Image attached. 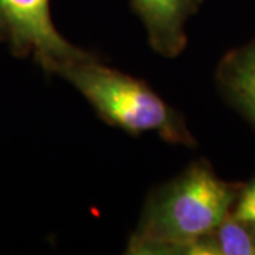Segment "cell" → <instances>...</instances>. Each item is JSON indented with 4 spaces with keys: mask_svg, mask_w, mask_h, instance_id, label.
Returning <instances> with one entry per match:
<instances>
[{
    "mask_svg": "<svg viewBox=\"0 0 255 255\" xmlns=\"http://www.w3.org/2000/svg\"><path fill=\"white\" fill-rule=\"evenodd\" d=\"M241 187L219 177L206 159L191 162L149 193L125 254L183 255L231 214Z\"/></svg>",
    "mask_w": 255,
    "mask_h": 255,
    "instance_id": "obj_1",
    "label": "cell"
},
{
    "mask_svg": "<svg viewBox=\"0 0 255 255\" xmlns=\"http://www.w3.org/2000/svg\"><path fill=\"white\" fill-rule=\"evenodd\" d=\"M54 75L80 92L110 127L132 136L156 133L170 145H197L179 111L145 81L105 65L92 53L60 65Z\"/></svg>",
    "mask_w": 255,
    "mask_h": 255,
    "instance_id": "obj_2",
    "label": "cell"
},
{
    "mask_svg": "<svg viewBox=\"0 0 255 255\" xmlns=\"http://www.w3.org/2000/svg\"><path fill=\"white\" fill-rule=\"evenodd\" d=\"M0 43L16 57H33L53 75L60 65L90 54L57 30L50 0H0Z\"/></svg>",
    "mask_w": 255,
    "mask_h": 255,
    "instance_id": "obj_3",
    "label": "cell"
},
{
    "mask_svg": "<svg viewBox=\"0 0 255 255\" xmlns=\"http://www.w3.org/2000/svg\"><path fill=\"white\" fill-rule=\"evenodd\" d=\"M142 21L152 50L164 58H176L187 47L186 24L203 0H129Z\"/></svg>",
    "mask_w": 255,
    "mask_h": 255,
    "instance_id": "obj_4",
    "label": "cell"
},
{
    "mask_svg": "<svg viewBox=\"0 0 255 255\" xmlns=\"http://www.w3.org/2000/svg\"><path fill=\"white\" fill-rule=\"evenodd\" d=\"M216 84L224 100L255 128V40L221 58Z\"/></svg>",
    "mask_w": 255,
    "mask_h": 255,
    "instance_id": "obj_5",
    "label": "cell"
},
{
    "mask_svg": "<svg viewBox=\"0 0 255 255\" xmlns=\"http://www.w3.org/2000/svg\"><path fill=\"white\" fill-rule=\"evenodd\" d=\"M183 255H255V227L230 214L219 227L186 247Z\"/></svg>",
    "mask_w": 255,
    "mask_h": 255,
    "instance_id": "obj_6",
    "label": "cell"
},
{
    "mask_svg": "<svg viewBox=\"0 0 255 255\" xmlns=\"http://www.w3.org/2000/svg\"><path fill=\"white\" fill-rule=\"evenodd\" d=\"M231 216L255 227V176L248 183H243Z\"/></svg>",
    "mask_w": 255,
    "mask_h": 255,
    "instance_id": "obj_7",
    "label": "cell"
}]
</instances>
